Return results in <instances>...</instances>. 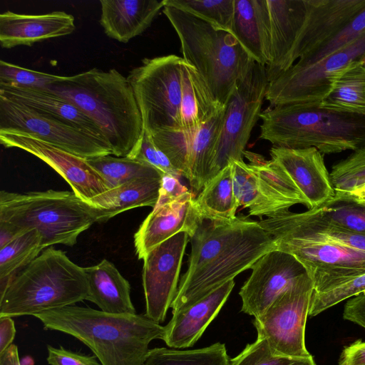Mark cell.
<instances>
[{
    "instance_id": "1",
    "label": "cell",
    "mask_w": 365,
    "mask_h": 365,
    "mask_svg": "<svg viewBox=\"0 0 365 365\" xmlns=\"http://www.w3.org/2000/svg\"><path fill=\"white\" fill-rule=\"evenodd\" d=\"M190 239L188 267L180 279L172 314L188 308L277 250L259 222L245 217L225 220L201 216Z\"/></svg>"
},
{
    "instance_id": "2",
    "label": "cell",
    "mask_w": 365,
    "mask_h": 365,
    "mask_svg": "<svg viewBox=\"0 0 365 365\" xmlns=\"http://www.w3.org/2000/svg\"><path fill=\"white\" fill-rule=\"evenodd\" d=\"M277 250L294 256L322 292L365 272V236L331 225L311 210H282L259 221Z\"/></svg>"
},
{
    "instance_id": "3",
    "label": "cell",
    "mask_w": 365,
    "mask_h": 365,
    "mask_svg": "<svg viewBox=\"0 0 365 365\" xmlns=\"http://www.w3.org/2000/svg\"><path fill=\"white\" fill-rule=\"evenodd\" d=\"M51 92L69 101L100 129L112 155L134 158L144 135L137 101L127 77L115 68H96L51 84Z\"/></svg>"
},
{
    "instance_id": "4",
    "label": "cell",
    "mask_w": 365,
    "mask_h": 365,
    "mask_svg": "<svg viewBox=\"0 0 365 365\" xmlns=\"http://www.w3.org/2000/svg\"><path fill=\"white\" fill-rule=\"evenodd\" d=\"M45 329L73 336L86 345L102 365H142L154 339L165 327L145 314H113L70 305L35 314Z\"/></svg>"
},
{
    "instance_id": "5",
    "label": "cell",
    "mask_w": 365,
    "mask_h": 365,
    "mask_svg": "<svg viewBox=\"0 0 365 365\" xmlns=\"http://www.w3.org/2000/svg\"><path fill=\"white\" fill-rule=\"evenodd\" d=\"M259 118V138L273 146L315 148L322 154L365 148V115L289 103L270 106Z\"/></svg>"
},
{
    "instance_id": "6",
    "label": "cell",
    "mask_w": 365,
    "mask_h": 365,
    "mask_svg": "<svg viewBox=\"0 0 365 365\" xmlns=\"http://www.w3.org/2000/svg\"><path fill=\"white\" fill-rule=\"evenodd\" d=\"M163 11L179 38L183 60L225 107L254 59L230 31L172 6L165 4Z\"/></svg>"
},
{
    "instance_id": "7",
    "label": "cell",
    "mask_w": 365,
    "mask_h": 365,
    "mask_svg": "<svg viewBox=\"0 0 365 365\" xmlns=\"http://www.w3.org/2000/svg\"><path fill=\"white\" fill-rule=\"evenodd\" d=\"M84 267L60 250L45 249L21 270L0 293V317H21L87 300Z\"/></svg>"
},
{
    "instance_id": "8",
    "label": "cell",
    "mask_w": 365,
    "mask_h": 365,
    "mask_svg": "<svg viewBox=\"0 0 365 365\" xmlns=\"http://www.w3.org/2000/svg\"><path fill=\"white\" fill-rule=\"evenodd\" d=\"M0 221L24 230L36 229L46 249L56 244L74 245L82 232L98 222V211L73 191L1 190Z\"/></svg>"
},
{
    "instance_id": "9",
    "label": "cell",
    "mask_w": 365,
    "mask_h": 365,
    "mask_svg": "<svg viewBox=\"0 0 365 365\" xmlns=\"http://www.w3.org/2000/svg\"><path fill=\"white\" fill-rule=\"evenodd\" d=\"M182 58L170 54L144 58L127 76L144 130L153 133L181 128Z\"/></svg>"
},
{
    "instance_id": "10",
    "label": "cell",
    "mask_w": 365,
    "mask_h": 365,
    "mask_svg": "<svg viewBox=\"0 0 365 365\" xmlns=\"http://www.w3.org/2000/svg\"><path fill=\"white\" fill-rule=\"evenodd\" d=\"M269 83L266 67L253 61L224 107L221 130L207 182L231 162L243 160L245 148L262 113Z\"/></svg>"
},
{
    "instance_id": "11",
    "label": "cell",
    "mask_w": 365,
    "mask_h": 365,
    "mask_svg": "<svg viewBox=\"0 0 365 365\" xmlns=\"http://www.w3.org/2000/svg\"><path fill=\"white\" fill-rule=\"evenodd\" d=\"M313 292V282L306 274L255 318L257 337L267 340L274 354L300 358L312 356L306 348L304 336Z\"/></svg>"
},
{
    "instance_id": "12",
    "label": "cell",
    "mask_w": 365,
    "mask_h": 365,
    "mask_svg": "<svg viewBox=\"0 0 365 365\" xmlns=\"http://www.w3.org/2000/svg\"><path fill=\"white\" fill-rule=\"evenodd\" d=\"M365 56V34L310 66L290 67L268 86L265 99L271 106L289 103L321 104L335 79L352 63Z\"/></svg>"
},
{
    "instance_id": "13",
    "label": "cell",
    "mask_w": 365,
    "mask_h": 365,
    "mask_svg": "<svg viewBox=\"0 0 365 365\" xmlns=\"http://www.w3.org/2000/svg\"><path fill=\"white\" fill-rule=\"evenodd\" d=\"M0 130L29 134L84 159L112 155L109 144L93 134L2 96Z\"/></svg>"
},
{
    "instance_id": "14",
    "label": "cell",
    "mask_w": 365,
    "mask_h": 365,
    "mask_svg": "<svg viewBox=\"0 0 365 365\" xmlns=\"http://www.w3.org/2000/svg\"><path fill=\"white\" fill-rule=\"evenodd\" d=\"M189 235L180 232L152 250L143 259L145 315L160 324L175 297Z\"/></svg>"
},
{
    "instance_id": "15",
    "label": "cell",
    "mask_w": 365,
    "mask_h": 365,
    "mask_svg": "<svg viewBox=\"0 0 365 365\" xmlns=\"http://www.w3.org/2000/svg\"><path fill=\"white\" fill-rule=\"evenodd\" d=\"M0 143L6 148L24 150L45 162L69 184L78 197L86 202L108 190L104 180L86 159L29 134L0 130Z\"/></svg>"
},
{
    "instance_id": "16",
    "label": "cell",
    "mask_w": 365,
    "mask_h": 365,
    "mask_svg": "<svg viewBox=\"0 0 365 365\" xmlns=\"http://www.w3.org/2000/svg\"><path fill=\"white\" fill-rule=\"evenodd\" d=\"M251 269L252 273L239 294L241 310L255 318L263 314L298 278L307 274L294 256L278 250L262 255Z\"/></svg>"
},
{
    "instance_id": "17",
    "label": "cell",
    "mask_w": 365,
    "mask_h": 365,
    "mask_svg": "<svg viewBox=\"0 0 365 365\" xmlns=\"http://www.w3.org/2000/svg\"><path fill=\"white\" fill-rule=\"evenodd\" d=\"M305 5L304 22L287 58L284 71L344 29L365 9V0H305Z\"/></svg>"
},
{
    "instance_id": "18",
    "label": "cell",
    "mask_w": 365,
    "mask_h": 365,
    "mask_svg": "<svg viewBox=\"0 0 365 365\" xmlns=\"http://www.w3.org/2000/svg\"><path fill=\"white\" fill-rule=\"evenodd\" d=\"M201 218L192 192L188 191L178 198L155 206L134 235V245L139 259L155 247L180 232L189 237L195 232Z\"/></svg>"
},
{
    "instance_id": "19",
    "label": "cell",
    "mask_w": 365,
    "mask_h": 365,
    "mask_svg": "<svg viewBox=\"0 0 365 365\" xmlns=\"http://www.w3.org/2000/svg\"><path fill=\"white\" fill-rule=\"evenodd\" d=\"M272 159L287 173L312 209L335 195L324 157L315 148H286L272 146Z\"/></svg>"
},
{
    "instance_id": "20",
    "label": "cell",
    "mask_w": 365,
    "mask_h": 365,
    "mask_svg": "<svg viewBox=\"0 0 365 365\" xmlns=\"http://www.w3.org/2000/svg\"><path fill=\"white\" fill-rule=\"evenodd\" d=\"M74 21L73 15L61 11L37 15L6 11L0 14V45L11 48L67 36L74 31Z\"/></svg>"
},
{
    "instance_id": "21",
    "label": "cell",
    "mask_w": 365,
    "mask_h": 365,
    "mask_svg": "<svg viewBox=\"0 0 365 365\" xmlns=\"http://www.w3.org/2000/svg\"><path fill=\"white\" fill-rule=\"evenodd\" d=\"M235 282L230 280L188 308L173 314L163 339L172 349L192 346L226 302Z\"/></svg>"
},
{
    "instance_id": "22",
    "label": "cell",
    "mask_w": 365,
    "mask_h": 365,
    "mask_svg": "<svg viewBox=\"0 0 365 365\" xmlns=\"http://www.w3.org/2000/svg\"><path fill=\"white\" fill-rule=\"evenodd\" d=\"M271 29L269 82L284 71L287 58L300 33L306 16L305 0H267Z\"/></svg>"
},
{
    "instance_id": "23",
    "label": "cell",
    "mask_w": 365,
    "mask_h": 365,
    "mask_svg": "<svg viewBox=\"0 0 365 365\" xmlns=\"http://www.w3.org/2000/svg\"><path fill=\"white\" fill-rule=\"evenodd\" d=\"M100 24L105 34L128 43L143 33L165 6V0H101Z\"/></svg>"
},
{
    "instance_id": "24",
    "label": "cell",
    "mask_w": 365,
    "mask_h": 365,
    "mask_svg": "<svg viewBox=\"0 0 365 365\" xmlns=\"http://www.w3.org/2000/svg\"><path fill=\"white\" fill-rule=\"evenodd\" d=\"M257 63L269 61L271 29L267 0H235L230 31Z\"/></svg>"
},
{
    "instance_id": "25",
    "label": "cell",
    "mask_w": 365,
    "mask_h": 365,
    "mask_svg": "<svg viewBox=\"0 0 365 365\" xmlns=\"http://www.w3.org/2000/svg\"><path fill=\"white\" fill-rule=\"evenodd\" d=\"M0 96L81 128L106 141L98 127L76 106L47 89L0 84Z\"/></svg>"
},
{
    "instance_id": "26",
    "label": "cell",
    "mask_w": 365,
    "mask_h": 365,
    "mask_svg": "<svg viewBox=\"0 0 365 365\" xmlns=\"http://www.w3.org/2000/svg\"><path fill=\"white\" fill-rule=\"evenodd\" d=\"M88 283V301L99 309L113 314H135L130 284L115 266L106 259L84 267Z\"/></svg>"
},
{
    "instance_id": "27",
    "label": "cell",
    "mask_w": 365,
    "mask_h": 365,
    "mask_svg": "<svg viewBox=\"0 0 365 365\" xmlns=\"http://www.w3.org/2000/svg\"><path fill=\"white\" fill-rule=\"evenodd\" d=\"M161 179L140 178L108 190L93 197L89 204L98 211V222H105L130 209L154 207L159 197Z\"/></svg>"
},
{
    "instance_id": "28",
    "label": "cell",
    "mask_w": 365,
    "mask_h": 365,
    "mask_svg": "<svg viewBox=\"0 0 365 365\" xmlns=\"http://www.w3.org/2000/svg\"><path fill=\"white\" fill-rule=\"evenodd\" d=\"M243 155L257 178L263 195L281 211L297 204L309 205L299 189L284 168L275 160H266L262 155L245 150Z\"/></svg>"
},
{
    "instance_id": "29",
    "label": "cell",
    "mask_w": 365,
    "mask_h": 365,
    "mask_svg": "<svg viewBox=\"0 0 365 365\" xmlns=\"http://www.w3.org/2000/svg\"><path fill=\"white\" fill-rule=\"evenodd\" d=\"M223 108L214 99L195 68L184 61L182 66L181 128L197 130Z\"/></svg>"
},
{
    "instance_id": "30",
    "label": "cell",
    "mask_w": 365,
    "mask_h": 365,
    "mask_svg": "<svg viewBox=\"0 0 365 365\" xmlns=\"http://www.w3.org/2000/svg\"><path fill=\"white\" fill-rule=\"evenodd\" d=\"M224 108L202 125L192 138L188 162V181L198 192L205 185L221 130Z\"/></svg>"
},
{
    "instance_id": "31",
    "label": "cell",
    "mask_w": 365,
    "mask_h": 365,
    "mask_svg": "<svg viewBox=\"0 0 365 365\" xmlns=\"http://www.w3.org/2000/svg\"><path fill=\"white\" fill-rule=\"evenodd\" d=\"M320 106L365 115V66L357 61L346 68L335 79Z\"/></svg>"
},
{
    "instance_id": "32",
    "label": "cell",
    "mask_w": 365,
    "mask_h": 365,
    "mask_svg": "<svg viewBox=\"0 0 365 365\" xmlns=\"http://www.w3.org/2000/svg\"><path fill=\"white\" fill-rule=\"evenodd\" d=\"M195 205L203 217L232 220L239 207L233 190L230 164L207 181L195 198Z\"/></svg>"
},
{
    "instance_id": "33",
    "label": "cell",
    "mask_w": 365,
    "mask_h": 365,
    "mask_svg": "<svg viewBox=\"0 0 365 365\" xmlns=\"http://www.w3.org/2000/svg\"><path fill=\"white\" fill-rule=\"evenodd\" d=\"M86 160L102 177L108 190L136 179H161L164 175L156 168L128 157L106 155Z\"/></svg>"
},
{
    "instance_id": "34",
    "label": "cell",
    "mask_w": 365,
    "mask_h": 365,
    "mask_svg": "<svg viewBox=\"0 0 365 365\" xmlns=\"http://www.w3.org/2000/svg\"><path fill=\"white\" fill-rule=\"evenodd\" d=\"M43 249L41 235L36 229L26 232L0 249V293Z\"/></svg>"
},
{
    "instance_id": "35",
    "label": "cell",
    "mask_w": 365,
    "mask_h": 365,
    "mask_svg": "<svg viewBox=\"0 0 365 365\" xmlns=\"http://www.w3.org/2000/svg\"><path fill=\"white\" fill-rule=\"evenodd\" d=\"M233 190L237 204L249 209V215L269 217L281 210L265 197L254 172L243 160L230 163Z\"/></svg>"
},
{
    "instance_id": "36",
    "label": "cell",
    "mask_w": 365,
    "mask_h": 365,
    "mask_svg": "<svg viewBox=\"0 0 365 365\" xmlns=\"http://www.w3.org/2000/svg\"><path fill=\"white\" fill-rule=\"evenodd\" d=\"M230 359L225 345L217 342L197 349H151L142 365H229Z\"/></svg>"
},
{
    "instance_id": "37",
    "label": "cell",
    "mask_w": 365,
    "mask_h": 365,
    "mask_svg": "<svg viewBox=\"0 0 365 365\" xmlns=\"http://www.w3.org/2000/svg\"><path fill=\"white\" fill-rule=\"evenodd\" d=\"M310 210L331 225L365 236V202L335 192L331 200Z\"/></svg>"
},
{
    "instance_id": "38",
    "label": "cell",
    "mask_w": 365,
    "mask_h": 365,
    "mask_svg": "<svg viewBox=\"0 0 365 365\" xmlns=\"http://www.w3.org/2000/svg\"><path fill=\"white\" fill-rule=\"evenodd\" d=\"M197 130L167 128L151 134L155 145L168 157L182 176L188 179L190 145Z\"/></svg>"
},
{
    "instance_id": "39",
    "label": "cell",
    "mask_w": 365,
    "mask_h": 365,
    "mask_svg": "<svg viewBox=\"0 0 365 365\" xmlns=\"http://www.w3.org/2000/svg\"><path fill=\"white\" fill-rule=\"evenodd\" d=\"M235 0H165V4L191 14L211 24L230 31Z\"/></svg>"
},
{
    "instance_id": "40",
    "label": "cell",
    "mask_w": 365,
    "mask_h": 365,
    "mask_svg": "<svg viewBox=\"0 0 365 365\" xmlns=\"http://www.w3.org/2000/svg\"><path fill=\"white\" fill-rule=\"evenodd\" d=\"M365 34V9L333 38L303 56L291 67L301 68L314 64L350 44Z\"/></svg>"
},
{
    "instance_id": "41",
    "label": "cell",
    "mask_w": 365,
    "mask_h": 365,
    "mask_svg": "<svg viewBox=\"0 0 365 365\" xmlns=\"http://www.w3.org/2000/svg\"><path fill=\"white\" fill-rule=\"evenodd\" d=\"M335 192L350 194L365 184V148L336 163L330 173Z\"/></svg>"
},
{
    "instance_id": "42",
    "label": "cell",
    "mask_w": 365,
    "mask_h": 365,
    "mask_svg": "<svg viewBox=\"0 0 365 365\" xmlns=\"http://www.w3.org/2000/svg\"><path fill=\"white\" fill-rule=\"evenodd\" d=\"M229 365H316L313 357H292L272 353L266 339L257 337L247 344Z\"/></svg>"
},
{
    "instance_id": "43",
    "label": "cell",
    "mask_w": 365,
    "mask_h": 365,
    "mask_svg": "<svg viewBox=\"0 0 365 365\" xmlns=\"http://www.w3.org/2000/svg\"><path fill=\"white\" fill-rule=\"evenodd\" d=\"M365 292V272L345 279L327 290L314 291L309 316L314 317L341 302Z\"/></svg>"
},
{
    "instance_id": "44",
    "label": "cell",
    "mask_w": 365,
    "mask_h": 365,
    "mask_svg": "<svg viewBox=\"0 0 365 365\" xmlns=\"http://www.w3.org/2000/svg\"><path fill=\"white\" fill-rule=\"evenodd\" d=\"M63 76L34 71L4 60L0 61V84L46 89Z\"/></svg>"
},
{
    "instance_id": "45",
    "label": "cell",
    "mask_w": 365,
    "mask_h": 365,
    "mask_svg": "<svg viewBox=\"0 0 365 365\" xmlns=\"http://www.w3.org/2000/svg\"><path fill=\"white\" fill-rule=\"evenodd\" d=\"M135 159L145 162L162 171L176 177L182 176L168 157L155 145L151 134L145 130L140 149Z\"/></svg>"
},
{
    "instance_id": "46",
    "label": "cell",
    "mask_w": 365,
    "mask_h": 365,
    "mask_svg": "<svg viewBox=\"0 0 365 365\" xmlns=\"http://www.w3.org/2000/svg\"><path fill=\"white\" fill-rule=\"evenodd\" d=\"M47 350L46 360L50 365H102L94 354L86 355L50 345Z\"/></svg>"
},
{
    "instance_id": "47",
    "label": "cell",
    "mask_w": 365,
    "mask_h": 365,
    "mask_svg": "<svg viewBox=\"0 0 365 365\" xmlns=\"http://www.w3.org/2000/svg\"><path fill=\"white\" fill-rule=\"evenodd\" d=\"M188 191V189L181 184L178 177L164 174L161 178L159 197L155 206L170 202Z\"/></svg>"
},
{
    "instance_id": "48",
    "label": "cell",
    "mask_w": 365,
    "mask_h": 365,
    "mask_svg": "<svg viewBox=\"0 0 365 365\" xmlns=\"http://www.w3.org/2000/svg\"><path fill=\"white\" fill-rule=\"evenodd\" d=\"M338 365H365V341L357 340L344 347Z\"/></svg>"
},
{
    "instance_id": "49",
    "label": "cell",
    "mask_w": 365,
    "mask_h": 365,
    "mask_svg": "<svg viewBox=\"0 0 365 365\" xmlns=\"http://www.w3.org/2000/svg\"><path fill=\"white\" fill-rule=\"evenodd\" d=\"M15 324L11 317H0V354L12 344L16 336Z\"/></svg>"
},
{
    "instance_id": "50",
    "label": "cell",
    "mask_w": 365,
    "mask_h": 365,
    "mask_svg": "<svg viewBox=\"0 0 365 365\" xmlns=\"http://www.w3.org/2000/svg\"><path fill=\"white\" fill-rule=\"evenodd\" d=\"M27 231L9 222L0 221V249Z\"/></svg>"
},
{
    "instance_id": "51",
    "label": "cell",
    "mask_w": 365,
    "mask_h": 365,
    "mask_svg": "<svg viewBox=\"0 0 365 365\" xmlns=\"http://www.w3.org/2000/svg\"><path fill=\"white\" fill-rule=\"evenodd\" d=\"M0 365H20V358L16 345L11 344L0 354Z\"/></svg>"
},
{
    "instance_id": "52",
    "label": "cell",
    "mask_w": 365,
    "mask_h": 365,
    "mask_svg": "<svg viewBox=\"0 0 365 365\" xmlns=\"http://www.w3.org/2000/svg\"><path fill=\"white\" fill-rule=\"evenodd\" d=\"M357 201L365 202V190H360L351 194H347Z\"/></svg>"
},
{
    "instance_id": "53",
    "label": "cell",
    "mask_w": 365,
    "mask_h": 365,
    "mask_svg": "<svg viewBox=\"0 0 365 365\" xmlns=\"http://www.w3.org/2000/svg\"><path fill=\"white\" fill-rule=\"evenodd\" d=\"M20 365H34V361L31 356H26L20 359Z\"/></svg>"
},
{
    "instance_id": "54",
    "label": "cell",
    "mask_w": 365,
    "mask_h": 365,
    "mask_svg": "<svg viewBox=\"0 0 365 365\" xmlns=\"http://www.w3.org/2000/svg\"><path fill=\"white\" fill-rule=\"evenodd\" d=\"M361 63L365 66V56L360 61Z\"/></svg>"
}]
</instances>
